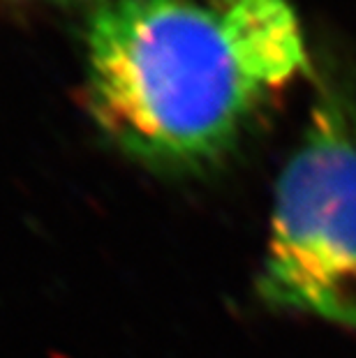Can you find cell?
I'll list each match as a JSON object with an SVG mask.
<instances>
[{"label":"cell","instance_id":"cell-1","mask_svg":"<svg viewBox=\"0 0 356 358\" xmlns=\"http://www.w3.org/2000/svg\"><path fill=\"white\" fill-rule=\"evenodd\" d=\"M86 104L120 150L194 166L308 65L290 0H111L83 35Z\"/></svg>","mask_w":356,"mask_h":358},{"label":"cell","instance_id":"cell-2","mask_svg":"<svg viewBox=\"0 0 356 358\" xmlns=\"http://www.w3.org/2000/svg\"><path fill=\"white\" fill-rule=\"evenodd\" d=\"M259 292L356 329V139L333 102L315 106L278 178Z\"/></svg>","mask_w":356,"mask_h":358},{"label":"cell","instance_id":"cell-3","mask_svg":"<svg viewBox=\"0 0 356 358\" xmlns=\"http://www.w3.org/2000/svg\"><path fill=\"white\" fill-rule=\"evenodd\" d=\"M49 3H58V5H88L90 10H95V7L107 5V3H111V0H49Z\"/></svg>","mask_w":356,"mask_h":358}]
</instances>
